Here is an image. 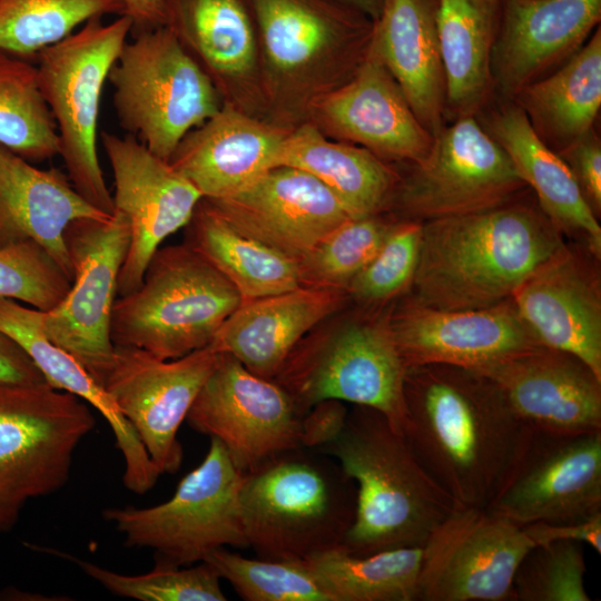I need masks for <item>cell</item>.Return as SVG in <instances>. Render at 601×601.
I'll return each instance as SVG.
<instances>
[{"mask_svg":"<svg viewBox=\"0 0 601 601\" xmlns=\"http://www.w3.org/2000/svg\"><path fill=\"white\" fill-rule=\"evenodd\" d=\"M403 435L427 473L462 506L487 508L531 432L500 391L464 367H408Z\"/></svg>","mask_w":601,"mask_h":601,"instance_id":"cell-1","label":"cell"},{"mask_svg":"<svg viewBox=\"0 0 601 601\" xmlns=\"http://www.w3.org/2000/svg\"><path fill=\"white\" fill-rule=\"evenodd\" d=\"M564 246L544 214L524 204L423 221L410 298L437 309L494 306Z\"/></svg>","mask_w":601,"mask_h":601,"instance_id":"cell-2","label":"cell"},{"mask_svg":"<svg viewBox=\"0 0 601 601\" xmlns=\"http://www.w3.org/2000/svg\"><path fill=\"white\" fill-rule=\"evenodd\" d=\"M356 483L355 518L341 546L355 555L423 548L462 506L427 473L404 435L381 412L361 405L339 434L316 449Z\"/></svg>","mask_w":601,"mask_h":601,"instance_id":"cell-3","label":"cell"},{"mask_svg":"<svg viewBox=\"0 0 601 601\" xmlns=\"http://www.w3.org/2000/svg\"><path fill=\"white\" fill-rule=\"evenodd\" d=\"M265 120L293 129L366 59L373 21L334 0H248Z\"/></svg>","mask_w":601,"mask_h":601,"instance_id":"cell-4","label":"cell"},{"mask_svg":"<svg viewBox=\"0 0 601 601\" xmlns=\"http://www.w3.org/2000/svg\"><path fill=\"white\" fill-rule=\"evenodd\" d=\"M356 483L332 456L306 447L245 473L239 509L258 558L305 561L341 546L355 518Z\"/></svg>","mask_w":601,"mask_h":601,"instance_id":"cell-5","label":"cell"},{"mask_svg":"<svg viewBox=\"0 0 601 601\" xmlns=\"http://www.w3.org/2000/svg\"><path fill=\"white\" fill-rule=\"evenodd\" d=\"M344 309L297 343L274 381L304 414L325 400L349 402L381 412L403 434L407 368L392 335L390 307Z\"/></svg>","mask_w":601,"mask_h":601,"instance_id":"cell-6","label":"cell"},{"mask_svg":"<svg viewBox=\"0 0 601 601\" xmlns=\"http://www.w3.org/2000/svg\"><path fill=\"white\" fill-rule=\"evenodd\" d=\"M242 303L238 290L189 245L159 247L140 286L116 298L110 338L115 346L178 358L209 346Z\"/></svg>","mask_w":601,"mask_h":601,"instance_id":"cell-7","label":"cell"},{"mask_svg":"<svg viewBox=\"0 0 601 601\" xmlns=\"http://www.w3.org/2000/svg\"><path fill=\"white\" fill-rule=\"evenodd\" d=\"M93 18L38 56L39 86L56 124L59 155L75 189L93 207L114 214L98 157V119L109 72L132 23Z\"/></svg>","mask_w":601,"mask_h":601,"instance_id":"cell-8","label":"cell"},{"mask_svg":"<svg viewBox=\"0 0 601 601\" xmlns=\"http://www.w3.org/2000/svg\"><path fill=\"white\" fill-rule=\"evenodd\" d=\"M108 81L119 125L157 156H170L224 101L167 26L134 32Z\"/></svg>","mask_w":601,"mask_h":601,"instance_id":"cell-9","label":"cell"},{"mask_svg":"<svg viewBox=\"0 0 601 601\" xmlns=\"http://www.w3.org/2000/svg\"><path fill=\"white\" fill-rule=\"evenodd\" d=\"M200 464L178 483L164 503L108 508L102 518L124 535L129 548L156 552V563L189 566L219 548H248L240 509L244 479L225 446L215 437Z\"/></svg>","mask_w":601,"mask_h":601,"instance_id":"cell-10","label":"cell"},{"mask_svg":"<svg viewBox=\"0 0 601 601\" xmlns=\"http://www.w3.org/2000/svg\"><path fill=\"white\" fill-rule=\"evenodd\" d=\"M95 425L88 403L49 384L0 388V532L16 525L29 500L65 486Z\"/></svg>","mask_w":601,"mask_h":601,"instance_id":"cell-11","label":"cell"},{"mask_svg":"<svg viewBox=\"0 0 601 601\" xmlns=\"http://www.w3.org/2000/svg\"><path fill=\"white\" fill-rule=\"evenodd\" d=\"M411 165L391 203L408 220L423 223L491 209L526 186L475 116L444 125L427 156Z\"/></svg>","mask_w":601,"mask_h":601,"instance_id":"cell-12","label":"cell"},{"mask_svg":"<svg viewBox=\"0 0 601 601\" xmlns=\"http://www.w3.org/2000/svg\"><path fill=\"white\" fill-rule=\"evenodd\" d=\"M65 240L73 280L63 299L42 312V327L101 385L115 349L110 321L130 245L129 224L116 210L106 218L76 219L68 226Z\"/></svg>","mask_w":601,"mask_h":601,"instance_id":"cell-13","label":"cell"},{"mask_svg":"<svg viewBox=\"0 0 601 601\" xmlns=\"http://www.w3.org/2000/svg\"><path fill=\"white\" fill-rule=\"evenodd\" d=\"M534 545L490 509L457 506L423 545L417 601H515L516 569Z\"/></svg>","mask_w":601,"mask_h":601,"instance_id":"cell-14","label":"cell"},{"mask_svg":"<svg viewBox=\"0 0 601 601\" xmlns=\"http://www.w3.org/2000/svg\"><path fill=\"white\" fill-rule=\"evenodd\" d=\"M304 415L277 382L252 373L233 355L219 353L186 421L193 430L217 439L235 466L248 473L302 447Z\"/></svg>","mask_w":601,"mask_h":601,"instance_id":"cell-15","label":"cell"},{"mask_svg":"<svg viewBox=\"0 0 601 601\" xmlns=\"http://www.w3.org/2000/svg\"><path fill=\"white\" fill-rule=\"evenodd\" d=\"M210 346L174 359L115 346L101 386L131 424L160 474L176 473L184 459L178 430L214 370Z\"/></svg>","mask_w":601,"mask_h":601,"instance_id":"cell-16","label":"cell"},{"mask_svg":"<svg viewBox=\"0 0 601 601\" xmlns=\"http://www.w3.org/2000/svg\"><path fill=\"white\" fill-rule=\"evenodd\" d=\"M487 509L513 523L570 522L601 512V431L531 430Z\"/></svg>","mask_w":601,"mask_h":601,"instance_id":"cell-17","label":"cell"},{"mask_svg":"<svg viewBox=\"0 0 601 601\" xmlns=\"http://www.w3.org/2000/svg\"><path fill=\"white\" fill-rule=\"evenodd\" d=\"M101 142L114 175V211L121 213L130 228L117 287L122 296L140 286L152 255L167 237L188 225L203 196L134 136L104 131Z\"/></svg>","mask_w":601,"mask_h":601,"instance_id":"cell-18","label":"cell"},{"mask_svg":"<svg viewBox=\"0 0 601 601\" xmlns=\"http://www.w3.org/2000/svg\"><path fill=\"white\" fill-rule=\"evenodd\" d=\"M469 370L492 382L533 431H601V378L571 354L540 346Z\"/></svg>","mask_w":601,"mask_h":601,"instance_id":"cell-19","label":"cell"},{"mask_svg":"<svg viewBox=\"0 0 601 601\" xmlns=\"http://www.w3.org/2000/svg\"><path fill=\"white\" fill-rule=\"evenodd\" d=\"M388 323L406 368H473L541 346L511 299L482 309H437L408 298L390 307Z\"/></svg>","mask_w":601,"mask_h":601,"instance_id":"cell-20","label":"cell"},{"mask_svg":"<svg viewBox=\"0 0 601 601\" xmlns=\"http://www.w3.org/2000/svg\"><path fill=\"white\" fill-rule=\"evenodd\" d=\"M307 121L326 137L363 147L385 161L416 164L434 141L396 80L370 51L351 80L313 106Z\"/></svg>","mask_w":601,"mask_h":601,"instance_id":"cell-21","label":"cell"},{"mask_svg":"<svg viewBox=\"0 0 601 601\" xmlns=\"http://www.w3.org/2000/svg\"><path fill=\"white\" fill-rule=\"evenodd\" d=\"M600 20L601 0H501L490 65L493 92L512 100L571 58Z\"/></svg>","mask_w":601,"mask_h":601,"instance_id":"cell-22","label":"cell"},{"mask_svg":"<svg viewBox=\"0 0 601 601\" xmlns=\"http://www.w3.org/2000/svg\"><path fill=\"white\" fill-rule=\"evenodd\" d=\"M165 26L223 101L265 119L256 22L248 0H164Z\"/></svg>","mask_w":601,"mask_h":601,"instance_id":"cell-23","label":"cell"},{"mask_svg":"<svg viewBox=\"0 0 601 601\" xmlns=\"http://www.w3.org/2000/svg\"><path fill=\"white\" fill-rule=\"evenodd\" d=\"M239 229L299 260L323 237L354 218L313 175L277 166L221 199H206Z\"/></svg>","mask_w":601,"mask_h":601,"instance_id":"cell-24","label":"cell"},{"mask_svg":"<svg viewBox=\"0 0 601 601\" xmlns=\"http://www.w3.org/2000/svg\"><path fill=\"white\" fill-rule=\"evenodd\" d=\"M511 300L541 346L578 357L601 378L600 279L584 258L565 245Z\"/></svg>","mask_w":601,"mask_h":601,"instance_id":"cell-25","label":"cell"},{"mask_svg":"<svg viewBox=\"0 0 601 601\" xmlns=\"http://www.w3.org/2000/svg\"><path fill=\"white\" fill-rule=\"evenodd\" d=\"M290 131L224 102L183 138L168 161L204 199H221L279 166Z\"/></svg>","mask_w":601,"mask_h":601,"instance_id":"cell-26","label":"cell"},{"mask_svg":"<svg viewBox=\"0 0 601 601\" xmlns=\"http://www.w3.org/2000/svg\"><path fill=\"white\" fill-rule=\"evenodd\" d=\"M341 289L298 286L243 302L223 323L211 344L248 371L274 380L297 343L348 300Z\"/></svg>","mask_w":601,"mask_h":601,"instance_id":"cell-27","label":"cell"},{"mask_svg":"<svg viewBox=\"0 0 601 601\" xmlns=\"http://www.w3.org/2000/svg\"><path fill=\"white\" fill-rule=\"evenodd\" d=\"M111 215L90 205L61 170L40 169L0 146V248L33 242L55 258L72 283L65 240L68 226L76 219Z\"/></svg>","mask_w":601,"mask_h":601,"instance_id":"cell-28","label":"cell"},{"mask_svg":"<svg viewBox=\"0 0 601 601\" xmlns=\"http://www.w3.org/2000/svg\"><path fill=\"white\" fill-rule=\"evenodd\" d=\"M368 51L390 71L420 122L435 136L445 125V75L437 0H384Z\"/></svg>","mask_w":601,"mask_h":601,"instance_id":"cell-29","label":"cell"},{"mask_svg":"<svg viewBox=\"0 0 601 601\" xmlns=\"http://www.w3.org/2000/svg\"><path fill=\"white\" fill-rule=\"evenodd\" d=\"M0 329L24 349L50 386L78 396L106 418L125 460V486L137 494L149 491L160 473L138 434L90 373L46 335L42 311L0 297Z\"/></svg>","mask_w":601,"mask_h":601,"instance_id":"cell-30","label":"cell"},{"mask_svg":"<svg viewBox=\"0 0 601 601\" xmlns=\"http://www.w3.org/2000/svg\"><path fill=\"white\" fill-rule=\"evenodd\" d=\"M483 128L502 147L519 176L538 198L540 210L560 233L579 234L588 250L601 256V226L563 159L536 135L513 101L489 115Z\"/></svg>","mask_w":601,"mask_h":601,"instance_id":"cell-31","label":"cell"},{"mask_svg":"<svg viewBox=\"0 0 601 601\" xmlns=\"http://www.w3.org/2000/svg\"><path fill=\"white\" fill-rule=\"evenodd\" d=\"M500 14L501 0H437L445 119L475 116L494 93L490 65Z\"/></svg>","mask_w":601,"mask_h":601,"instance_id":"cell-32","label":"cell"},{"mask_svg":"<svg viewBox=\"0 0 601 601\" xmlns=\"http://www.w3.org/2000/svg\"><path fill=\"white\" fill-rule=\"evenodd\" d=\"M279 166L313 175L354 218L390 208L400 180L385 160L363 147L326 137L309 121L292 129Z\"/></svg>","mask_w":601,"mask_h":601,"instance_id":"cell-33","label":"cell"},{"mask_svg":"<svg viewBox=\"0 0 601 601\" xmlns=\"http://www.w3.org/2000/svg\"><path fill=\"white\" fill-rule=\"evenodd\" d=\"M555 152L593 130L601 107V29L563 65L510 100Z\"/></svg>","mask_w":601,"mask_h":601,"instance_id":"cell-34","label":"cell"},{"mask_svg":"<svg viewBox=\"0 0 601 601\" xmlns=\"http://www.w3.org/2000/svg\"><path fill=\"white\" fill-rule=\"evenodd\" d=\"M185 228V243L238 290L243 302L300 286L298 260L239 229L206 199Z\"/></svg>","mask_w":601,"mask_h":601,"instance_id":"cell-35","label":"cell"},{"mask_svg":"<svg viewBox=\"0 0 601 601\" xmlns=\"http://www.w3.org/2000/svg\"><path fill=\"white\" fill-rule=\"evenodd\" d=\"M423 548L355 555L343 546L303 561L333 601H417Z\"/></svg>","mask_w":601,"mask_h":601,"instance_id":"cell-36","label":"cell"},{"mask_svg":"<svg viewBox=\"0 0 601 601\" xmlns=\"http://www.w3.org/2000/svg\"><path fill=\"white\" fill-rule=\"evenodd\" d=\"M0 146L32 164L59 155L57 128L39 86L37 65L3 50Z\"/></svg>","mask_w":601,"mask_h":601,"instance_id":"cell-37","label":"cell"},{"mask_svg":"<svg viewBox=\"0 0 601 601\" xmlns=\"http://www.w3.org/2000/svg\"><path fill=\"white\" fill-rule=\"evenodd\" d=\"M108 14H124L119 0H0V50L30 60Z\"/></svg>","mask_w":601,"mask_h":601,"instance_id":"cell-38","label":"cell"},{"mask_svg":"<svg viewBox=\"0 0 601 601\" xmlns=\"http://www.w3.org/2000/svg\"><path fill=\"white\" fill-rule=\"evenodd\" d=\"M30 549L47 552L75 563L83 573L109 592L140 601H225L220 578L206 562L189 568L155 564L144 574L127 575L110 571L70 553L30 544Z\"/></svg>","mask_w":601,"mask_h":601,"instance_id":"cell-39","label":"cell"},{"mask_svg":"<svg viewBox=\"0 0 601 601\" xmlns=\"http://www.w3.org/2000/svg\"><path fill=\"white\" fill-rule=\"evenodd\" d=\"M393 224L373 215L338 225L298 260L300 286L346 292L377 253Z\"/></svg>","mask_w":601,"mask_h":601,"instance_id":"cell-40","label":"cell"},{"mask_svg":"<svg viewBox=\"0 0 601 601\" xmlns=\"http://www.w3.org/2000/svg\"><path fill=\"white\" fill-rule=\"evenodd\" d=\"M203 562L245 601H333L303 561L250 559L219 548Z\"/></svg>","mask_w":601,"mask_h":601,"instance_id":"cell-41","label":"cell"},{"mask_svg":"<svg viewBox=\"0 0 601 601\" xmlns=\"http://www.w3.org/2000/svg\"><path fill=\"white\" fill-rule=\"evenodd\" d=\"M422 223L393 224L382 246L346 288L349 299L382 307L411 287L420 257Z\"/></svg>","mask_w":601,"mask_h":601,"instance_id":"cell-42","label":"cell"},{"mask_svg":"<svg viewBox=\"0 0 601 601\" xmlns=\"http://www.w3.org/2000/svg\"><path fill=\"white\" fill-rule=\"evenodd\" d=\"M582 543L553 541L534 545L519 564L515 601H590Z\"/></svg>","mask_w":601,"mask_h":601,"instance_id":"cell-43","label":"cell"},{"mask_svg":"<svg viewBox=\"0 0 601 601\" xmlns=\"http://www.w3.org/2000/svg\"><path fill=\"white\" fill-rule=\"evenodd\" d=\"M70 286L65 270L40 245L21 242L0 248V297L47 312Z\"/></svg>","mask_w":601,"mask_h":601,"instance_id":"cell-44","label":"cell"},{"mask_svg":"<svg viewBox=\"0 0 601 601\" xmlns=\"http://www.w3.org/2000/svg\"><path fill=\"white\" fill-rule=\"evenodd\" d=\"M571 170L592 211H601V145L594 129L556 152Z\"/></svg>","mask_w":601,"mask_h":601,"instance_id":"cell-45","label":"cell"},{"mask_svg":"<svg viewBox=\"0 0 601 601\" xmlns=\"http://www.w3.org/2000/svg\"><path fill=\"white\" fill-rule=\"evenodd\" d=\"M526 534L536 544L553 541H572L589 544L601 553V512L592 516L570 522H538L523 526Z\"/></svg>","mask_w":601,"mask_h":601,"instance_id":"cell-46","label":"cell"},{"mask_svg":"<svg viewBox=\"0 0 601 601\" xmlns=\"http://www.w3.org/2000/svg\"><path fill=\"white\" fill-rule=\"evenodd\" d=\"M348 411L343 402L325 400L313 405L302 420V447L318 449L342 431Z\"/></svg>","mask_w":601,"mask_h":601,"instance_id":"cell-47","label":"cell"},{"mask_svg":"<svg viewBox=\"0 0 601 601\" xmlns=\"http://www.w3.org/2000/svg\"><path fill=\"white\" fill-rule=\"evenodd\" d=\"M48 384L24 349L0 329V388Z\"/></svg>","mask_w":601,"mask_h":601,"instance_id":"cell-48","label":"cell"},{"mask_svg":"<svg viewBox=\"0 0 601 601\" xmlns=\"http://www.w3.org/2000/svg\"><path fill=\"white\" fill-rule=\"evenodd\" d=\"M124 16L132 23V32L165 26L164 0H119Z\"/></svg>","mask_w":601,"mask_h":601,"instance_id":"cell-49","label":"cell"},{"mask_svg":"<svg viewBox=\"0 0 601 601\" xmlns=\"http://www.w3.org/2000/svg\"><path fill=\"white\" fill-rule=\"evenodd\" d=\"M343 6L356 10L372 21H375L382 11L384 0H334Z\"/></svg>","mask_w":601,"mask_h":601,"instance_id":"cell-50","label":"cell"}]
</instances>
